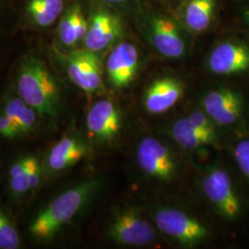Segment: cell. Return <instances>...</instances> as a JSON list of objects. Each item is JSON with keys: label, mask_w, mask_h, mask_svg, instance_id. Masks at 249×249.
<instances>
[{"label": "cell", "mask_w": 249, "mask_h": 249, "mask_svg": "<svg viewBox=\"0 0 249 249\" xmlns=\"http://www.w3.org/2000/svg\"><path fill=\"white\" fill-rule=\"evenodd\" d=\"M87 128L96 141H113L122 128V116L119 109L110 100L98 101L89 109Z\"/></svg>", "instance_id": "8fae6325"}, {"label": "cell", "mask_w": 249, "mask_h": 249, "mask_svg": "<svg viewBox=\"0 0 249 249\" xmlns=\"http://www.w3.org/2000/svg\"><path fill=\"white\" fill-rule=\"evenodd\" d=\"M63 0H30L28 11L40 26H48L61 14Z\"/></svg>", "instance_id": "ffe728a7"}, {"label": "cell", "mask_w": 249, "mask_h": 249, "mask_svg": "<svg viewBox=\"0 0 249 249\" xmlns=\"http://www.w3.org/2000/svg\"><path fill=\"white\" fill-rule=\"evenodd\" d=\"M152 218L160 232L182 247L194 248L210 237V231L205 224L178 208H157Z\"/></svg>", "instance_id": "3957f363"}, {"label": "cell", "mask_w": 249, "mask_h": 249, "mask_svg": "<svg viewBox=\"0 0 249 249\" xmlns=\"http://www.w3.org/2000/svg\"><path fill=\"white\" fill-rule=\"evenodd\" d=\"M88 22L80 7L75 6L64 15L59 25V38L66 46H74L84 41L88 32Z\"/></svg>", "instance_id": "e0dca14e"}, {"label": "cell", "mask_w": 249, "mask_h": 249, "mask_svg": "<svg viewBox=\"0 0 249 249\" xmlns=\"http://www.w3.org/2000/svg\"><path fill=\"white\" fill-rule=\"evenodd\" d=\"M171 136L180 147L186 150H196L218 143V138L205 132L188 117L178 119L173 124Z\"/></svg>", "instance_id": "9a60e30c"}, {"label": "cell", "mask_w": 249, "mask_h": 249, "mask_svg": "<svg viewBox=\"0 0 249 249\" xmlns=\"http://www.w3.org/2000/svg\"><path fill=\"white\" fill-rule=\"evenodd\" d=\"M65 62L71 80L87 94L101 88L102 70L96 52L87 48L76 50L66 56Z\"/></svg>", "instance_id": "52a82bcc"}, {"label": "cell", "mask_w": 249, "mask_h": 249, "mask_svg": "<svg viewBox=\"0 0 249 249\" xmlns=\"http://www.w3.org/2000/svg\"><path fill=\"white\" fill-rule=\"evenodd\" d=\"M108 236L117 245L128 247L149 246L156 238L153 226L134 206H125L115 214Z\"/></svg>", "instance_id": "5b68a950"}, {"label": "cell", "mask_w": 249, "mask_h": 249, "mask_svg": "<svg viewBox=\"0 0 249 249\" xmlns=\"http://www.w3.org/2000/svg\"><path fill=\"white\" fill-rule=\"evenodd\" d=\"M139 63V51L133 44L121 43L116 45L107 58V76L110 83L116 89L127 87L137 75Z\"/></svg>", "instance_id": "9c48e42d"}, {"label": "cell", "mask_w": 249, "mask_h": 249, "mask_svg": "<svg viewBox=\"0 0 249 249\" xmlns=\"http://www.w3.org/2000/svg\"><path fill=\"white\" fill-rule=\"evenodd\" d=\"M99 187L98 180L89 179L56 196L32 223V235L38 240L53 237L88 203Z\"/></svg>", "instance_id": "6da1fadb"}, {"label": "cell", "mask_w": 249, "mask_h": 249, "mask_svg": "<svg viewBox=\"0 0 249 249\" xmlns=\"http://www.w3.org/2000/svg\"><path fill=\"white\" fill-rule=\"evenodd\" d=\"M0 134L7 139H12L19 134L15 124L5 114L0 116Z\"/></svg>", "instance_id": "d4e9b609"}, {"label": "cell", "mask_w": 249, "mask_h": 249, "mask_svg": "<svg viewBox=\"0 0 249 249\" xmlns=\"http://www.w3.org/2000/svg\"><path fill=\"white\" fill-rule=\"evenodd\" d=\"M36 111L20 98L11 99L5 107V115L15 124L18 133L30 131L36 122Z\"/></svg>", "instance_id": "d6986e66"}, {"label": "cell", "mask_w": 249, "mask_h": 249, "mask_svg": "<svg viewBox=\"0 0 249 249\" xmlns=\"http://www.w3.org/2000/svg\"><path fill=\"white\" fill-rule=\"evenodd\" d=\"M202 190L214 210L224 220L231 222L240 216V198L226 170L219 166L207 170L202 179Z\"/></svg>", "instance_id": "277c9868"}, {"label": "cell", "mask_w": 249, "mask_h": 249, "mask_svg": "<svg viewBox=\"0 0 249 249\" xmlns=\"http://www.w3.org/2000/svg\"><path fill=\"white\" fill-rule=\"evenodd\" d=\"M151 41L156 50L168 58H179L186 51L185 41L178 27L168 18L160 17L153 19Z\"/></svg>", "instance_id": "5bb4252c"}, {"label": "cell", "mask_w": 249, "mask_h": 249, "mask_svg": "<svg viewBox=\"0 0 249 249\" xmlns=\"http://www.w3.org/2000/svg\"><path fill=\"white\" fill-rule=\"evenodd\" d=\"M107 2H110V3H121V2H124L125 0H107Z\"/></svg>", "instance_id": "484cf974"}, {"label": "cell", "mask_w": 249, "mask_h": 249, "mask_svg": "<svg viewBox=\"0 0 249 249\" xmlns=\"http://www.w3.org/2000/svg\"><path fill=\"white\" fill-rule=\"evenodd\" d=\"M28 179L30 188H36L40 181V166L38 160L34 157H28Z\"/></svg>", "instance_id": "cb8c5ba5"}, {"label": "cell", "mask_w": 249, "mask_h": 249, "mask_svg": "<svg viewBox=\"0 0 249 249\" xmlns=\"http://www.w3.org/2000/svg\"><path fill=\"white\" fill-rule=\"evenodd\" d=\"M121 32L118 18L106 11L98 12L92 17L88 27L84 39L85 48L96 53L105 50L116 42Z\"/></svg>", "instance_id": "4fadbf2b"}, {"label": "cell", "mask_w": 249, "mask_h": 249, "mask_svg": "<svg viewBox=\"0 0 249 249\" xmlns=\"http://www.w3.org/2000/svg\"><path fill=\"white\" fill-rule=\"evenodd\" d=\"M87 153L85 144L75 137H65L53 146L48 156V165L53 171L67 169Z\"/></svg>", "instance_id": "2e32d148"}, {"label": "cell", "mask_w": 249, "mask_h": 249, "mask_svg": "<svg viewBox=\"0 0 249 249\" xmlns=\"http://www.w3.org/2000/svg\"><path fill=\"white\" fill-rule=\"evenodd\" d=\"M136 159L145 175L162 182L173 180L178 171V163L173 152L159 140L147 137L137 147Z\"/></svg>", "instance_id": "8992f818"}, {"label": "cell", "mask_w": 249, "mask_h": 249, "mask_svg": "<svg viewBox=\"0 0 249 249\" xmlns=\"http://www.w3.org/2000/svg\"><path fill=\"white\" fill-rule=\"evenodd\" d=\"M232 153L241 173L249 180V139L241 140L236 143Z\"/></svg>", "instance_id": "7402d4cb"}, {"label": "cell", "mask_w": 249, "mask_h": 249, "mask_svg": "<svg viewBox=\"0 0 249 249\" xmlns=\"http://www.w3.org/2000/svg\"><path fill=\"white\" fill-rule=\"evenodd\" d=\"M17 89L19 97L37 113L49 117L56 116L58 89L44 63L36 58L26 60L18 74Z\"/></svg>", "instance_id": "7a4b0ae2"}, {"label": "cell", "mask_w": 249, "mask_h": 249, "mask_svg": "<svg viewBox=\"0 0 249 249\" xmlns=\"http://www.w3.org/2000/svg\"><path fill=\"white\" fill-rule=\"evenodd\" d=\"M246 17H247V19L249 21V10L246 13Z\"/></svg>", "instance_id": "4316f807"}, {"label": "cell", "mask_w": 249, "mask_h": 249, "mask_svg": "<svg viewBox=\"0 0 249 249\" xmlns=\"http://www.w3.org/2000/svg\"><path fill=\"white\" fill-rule=\"evenodd\" d=\"M187 117L198 127H200L202 130H204L205 132L218 138L217 129L215 127L217 124L214 123L213 121L211 119V117L208 116L203 110L202 111H200V110L194 111Z\"/></svg>", "instance_id": "603a6c76"}, {"label": "cell", "mask_w": 249, "mask_h": 249, "mask_svg": "<svg viewBox=\"0 0 249 249\" xmlns=\"http://www.w3.org/2000/svg\"><path fill=\"white\" fill-rule=\"evenodd\" d=\"M202 109L217 125L238 123L244 114V99L239 92L227 88L213 89L202 98Z\"/></svg>", "instance_id": "ba28073f"}, {"label": "cell", "mask_w": 249, "mask_h": 249, "mask_svg": "<svg viewBox=\"0 0 249 249\" xmlns=\"http://www.w3.org/2000/svg\"><path fill=\"white\" fill-rule=\"evenodd\" d=\"M181 81L165 77L153 81L144 95V107L151 115H160L175 107L183 96Z\"/></svg>", "instance_id": "7c38bea8"}, {"label": "cell", "mask_w": 249, "mask_h": 249, "mask_svg": "<svg viewBox=\"0 0 249 249\" xmlns=\"http://www.w3.org/2000/svg\"><path fill=\"white\" fill-rule=\"evenodd\" d=\"M19 246V236L9 218L0 212V249H16Z\"/></svg>", "instance_id": "44dd1931"}, {"label": "cell", "mask_w": 249, "mask_h": 249, "mask_svg": "<svg viewBox=\"0 0 249 249\" xmlns=\"http://www.w3.org/2000/svg\"><path fill=\"white\" fill-rule=\"evenodd\" d=\"M210 71L222 76H229L249 70V47L233 41L217 45L209 56Z\"/></svg>", "instance_id": "30bf717a"}, {"label": "cell", "mask_w": 249, "mask_h": 249, "mask_svg": "<svg viewBox=\"0 0 249 249\" xmlns=\"http://www.w3.org/2000/svg\"><path fill=\"white\" fill-rule=\"evenodd\" d=\"M215 0H190L185 12V21L189 30L202 33L212 23Z\"/></svg>", "instance_id": "ac0fdd59"}]
</instances>
